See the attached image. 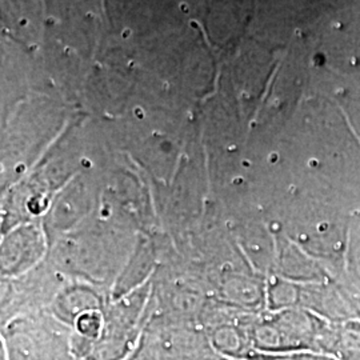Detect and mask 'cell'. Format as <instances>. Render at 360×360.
<instances>
[{"label":"cell","instance_id":"7a4b0ae2","mask_svg":"<svg viewBox=\"0 0 360 360\" xmlns=\"http://www.w3.org/2000/svg\"><path fill=\"white\" fill-rule=\"evenodd\" d=\"M282 356H288L294 360H339L333 355L328 354H322V352H315V351H303V352H294L290 355H282Z\"/></svg>","mask_w":360,"mask_h":360},{"label":"cell","instance_id":"6da1fadb","mask_svg":"<svg viewBox=\"0 0 360 360\" xmlns=\"http://www.w3.org/2000/svg\"><path fill=\"white\" fill-rule=\"evenodd\" d=\"M322 354L339 360H360V321L349 318L330 322L323 338Z\"/></svg>","mask_w":360,"mask_h":360},{"label":"cell","instance_id":"277c9868","mask_svg":"<svg viewBox=\"0 0 360 360\" xmlns=\"http://www.w3.org/2000/svg\"><path fill=\"white\" fill-rule=\"evenodd\" d=\"M180 8H181V11H183V13H188V6H186L184 3H181V4H180Z\"/></svg>","mask_w":360,"mask_h":360},{"label":"cell","instance_id":"3957f363","mask_svg":"<svg viewBox=\"0 0 360 360\" xmlns=\"http://www.w3.org/2000/svg\"><path fill=\"white\" fill-rule=\"evenodd\" d=\"M259 360H294L288 356H267V358H262Z\"/></svg>","mask_w":360,"mask_h":360}]
</instances>
